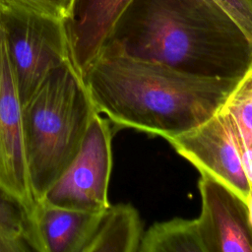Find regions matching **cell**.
<instances>
[{
	"label": "cell",
	"instance_id": "obj_1",
	"mask_svg": "<svg viewBox=\"0 0 252 252\" xmlns=\"http://www.w3.org/2000/svg\"><path fill=\"white\" fill-rule=\"evenodd\" d=\"M102 49L206 78L239 80L252 65V42L214 0H133Z\"/></svg>",
	"mask_w": 252,
	"mask_h": 252
},
{
	"label": "cell",
	"instance_id": "obj_2",
	"mask_svg": "<svg viewBox=\"0 0 252 252\" xmlns=\"http://www.w3.org/2000/svg\"><path fill=\"white\" fill-rule=\"evenodd\" d=\"M82 81L94 110L110 123L164 139L215 115L238 82L200 77L104 49Z\"/></svg>",
	"mask_w": 252,
	"mask_h": 252
},
{
	"label": "cell",
	"instance_id": "obj_3",
	"mask_svg": "<svg viewBox=\"0 0 252 252\" xmlns=\"http://www.w3.org/2000/svg\"><path fill=\"white\" fill-rule=\"evenodd\" d=\"M94 111L71 61L51 70L22 106L28 171L37 203L78 154Z\"/></svg>",
	"mask_w": 252,
	"mask_h": 252
},
{
	"label": "cell",
	"instance_id": "obj_4",
	"mask_svg": "<svg viewBox=\"0 0 252 252\" xmlns=\"http://www.w3.org/2000/svg\"><path fill=\"white\" fill-rule=\"evenodd\" d=\"M0 22L23 106L51 70L70 61L64 24L3 0Z\"/></svg>",
	"mask_w": 252,
	"mask_h": 252
},
{
	"label": "cell",
	"instance_id": "obj_5",
	"mask_svg": "<svg viewBox=\"0 0 252 252\" xmlns=\"http://www.w3.org/2000/svg\"><path fill=\"white\" fill-rule=\"evenodd\" d=\"M111 140L109 120L94 111L78 154L39 203L94 213L107 209Z\"/></svg>",
	"mask_w": 252,
	"mask_h": 252
},
{
	"label": "cell",
	"instance_id": "obj_6",
	"mask_svg": "<svg viewBox=\"0 0 252 252\" xmlns=\"http://www.w3.org/2000/svg\"><path fill=\"white\" fill-rule=\"evenodd\" d=\"M0 193L24 212L32 250L40 252L36 230V202L30 182L25 152L22 105L0 22Z\"/></svg>",
	"mask_w": 252,
	"mask_h": 252
},
{
	"label": "cell",
	"instance_id": "obj_7",
	"mask_svg": "<svg viewBox=\"0 0 252 252\" xmlns=\"http://www.w3.org/2000/svg\"><path fill=\"white\" fill-rule=\"evenodd\" d=\"M165 140L200 173L208 174L247 201L250 182L243 168L237 131L226 109L221 107L197 127Z\"/></svg>",
	"mask_w": 252,
	"mask_h": 252
},
{
	"label": "cell",
	"instance_id": "obj_8",
	"mask_svg": "<svg viewBox=\"0 0 252 252\" xmlns=\"http://www.w3.org/2000/svg\"><path fill=\"white\" fill-rule=\"evenodd\" d=\"M202 200L197 220L205 252H252V222L247 204L228 187L201 173Z\"/></svg>",
	"mask_w": 252,
	"mask_h": 252
},
{
	"label": "cell",
	"instance_id": "obj_9",
	"mask_svg": "<svg viewBox=\"0 0 252 252\" xmlns=\"http://www.w3.org/2000/svg\"><path fill=\"white\" fill-rule=\"evenodd\" d=\"M133 0H74L63 21L71 64L83 79Z\"/></svg>",
	"mask_w": 252,
	"mask_h": 252
},
{
	"label": "cell",
	"instance_id": "obj_10",
	"mask_svg": "<svg viewBox=\"0 0 252 252\" xmlns=\"http://www.w3.org/2000/svg\"><path fill=\"white\" fill-rule=\"evenodd\" d=\"M102 212H86L38 203L36 230L40 252H83Z\"/></svg>",
	"mask_w": 252,
	"mask_h": 252
},
{
	"label": "cell",
	"instance_id": "obj_11",
	"mask_svg": "<svg viewBox=\"0 0 252 252\" xmlns=\"http://www.w3.org/2000/svg\"><path fill=\"white\" fill-rule=\"evenodd\" d=\"M143 236L138 211L129 204L105 209L83 252H137Z\"/></svg>",
	"mask_w": 252,
	"mask_h": 252
},
{
	"label": "cell",
	"instance_id": "obj_12",
	"mask_svg": "<svg viewBox=\"0 0 252 252\" xmlns=\"http://www.w3.org/2000/svg\"><path fill=\"white\" fill-rule=\"evenodd\" d=\"M140 252H205L197 220L174 218L154 223L143 234Z\"/></svg>",
	"mask_w": 252,
	"mask_h": 252
},
{
	"label": "cell",
	"instance_id": "obj_13",
	"mask_svg": "<svg viewBox=\"0 0 252 252\" xmlns=\"http://www.w3.org/2000/svg\"><path fill=\"white\" fill-rule=\"evenodd\" d=\"M237 131L241 159L247 178L252 181V65L238 80L223 106Z\"/></svg>",
	"mask_w": 252,
	"mask_h": 252
},
{
	"label": "cell",
	"instance_id": "obj_14",
	"mask_svg": "<svg viewBox=\"0 0 252 252\" xmlns=\"http://www.w3.org/2000/svg\"><path fill=\"white\" fill-rule=\"evenodd\" d=\"M22 239L31 248L30 227L25 214L16 203L0 193V252L14 251Z\"/></svg>",
	"mask_w": 252,
	"mask_h": 252
},
{
	"label": "cell",
	"instance_id": "obj_15",
	"mask_svg": "<svg viewBox=\"0 0 252 252\" xmlns=\"http://www.w3.org/2000/svg\"><path fill=\"white\" fill-rule=\"evenodd\" d=\"M34 12L64 21L74 0H3Z\"/></svg>",
	"mask_w": 252,
	"mask_h": 252
},
{
	"label": "cell",
	"instance_id": "obj_16",
	"mask_svg": "<svg viewBox=\"0 0 252 252\" xmlns=\"http://www.w3.org/2000/svg\"><path fill=\"white\" fill-rule=\"evenodd\" d=\"M243 30L252 42V0H214Z\"/></svg>",
	"mask_w": 252,
	"mask_h": 252
},
{
	"label": "cell",
	"instance_id": "obj_17",
	"mask_svg": "<svg viewBox=\"0 0 252 252\" xmlns=\"http://www.w3.org/2000/svg\"><path fill=\"white\" fill-rule=\"evenodd\" d=\"M246 204H247V207H248L250 220L252 222V183H250V191H249V194H248V198H247Z\"/></svg>",
	"mask_w": 252,
	"mask_h": 252
}]
</instances>
